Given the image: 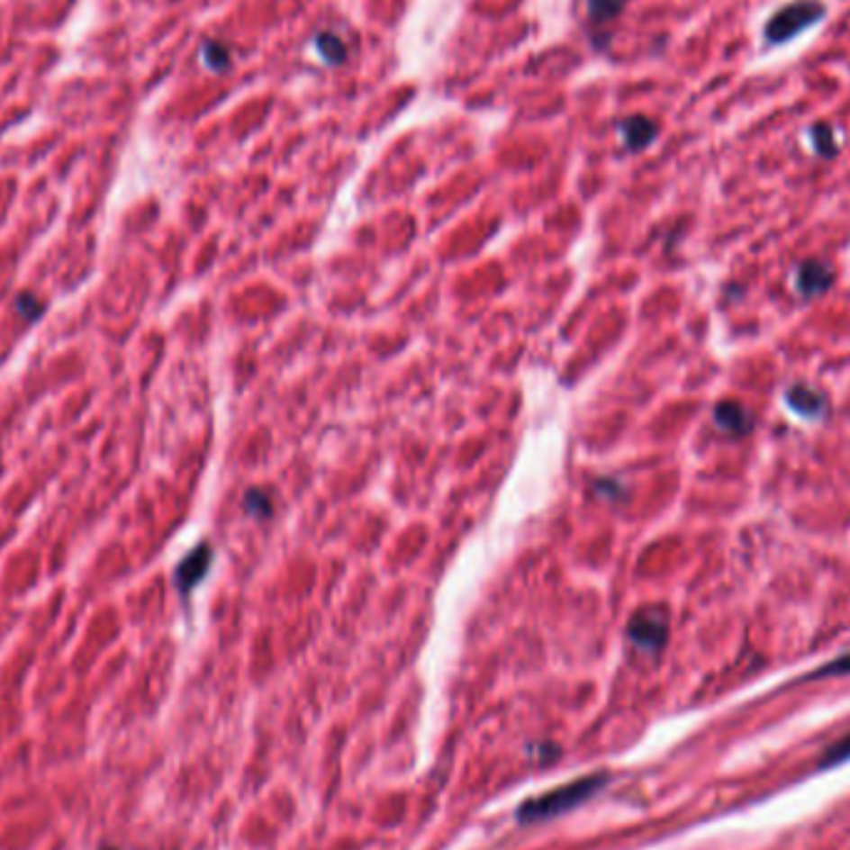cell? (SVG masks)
<instances>
[{"label":"cell","mask_w":850,"mask_h":850,"mask_svg":"<svg viewBox=\"0 0 850 850\" xmlns=\"http://www.w3.org/2000/svg\"><path fill=\"white\" fill-rule=\"evenodd\" d=\"M604 783V778L601 776H592V778H580V781H572L567 786H560L550 791V793H545V796H539V799H532L529 803H525L522 809H520V818L522 820H542V818H552V816H560L565 810L574 809V806H580L582 800H587L590 796H594V791Z\"/></svg>","instance_id":"cell-1"},{"label":"cell","mask_w":850,"mask_h":850,"mask_svg":"<svg viewBox=\"0 0 850 850\" xmlns=\"http://www.w3.org/2000/svg\"><path fill=\"white\" fill-rule=\"evenodd\" d=\"M830 279H833V271L826 264H806L799 274V286L803 294H820V291L828 289Z\"/></svg>","instance_id":"cell-7"},{"label":"cell","mask_w":850,"mask_h":850,"mask_svg":"<svg viewBox=\"0 0 850 850\" xmlns=\"http://www.w3.org/2000/svg\"><path fill=\"white\" fill-rule=\"evenodd\" d=\"M816 142H818V149L823 155H833L836 152V145L830 142V132L826 127H816Z\"/></svg>","instance_id":"cell-15"},{"label":"cell","mask_w":850,"mask_h":850,"mask_svg":"<svg viewBox=\"0 0 850 850\" xmlns=\"http://www.w3.org/2000/svg\"><path fill=\"white\" fill-rule=\"evenodd\" d=\"M244 508H247V512H251L254 518H267V515H271V500L269 495L261 493V490H249L247 498H244Z\"/></svg>","instance_id":"cell-10"},{"label":"cell","mask_w":850,"mask_h":850,"mask_svg":"<svg viewBox=\"0 0 850 850\" xmlns=\"http://www.w3.org/2000/svg\"><path fill=\"white\" fill-rule=\"evenodd\" d=\"M666 612L662 607H647L642 612H637L629 622V639L642 649H659L666 642Z\"/></svg>","instance_id":"cell-3"},{"label":"cell","mask_w":850,"mask_h":850,"mask_svg":"<svg viewBox=\"0 0 850 850\" xmlns=\"http://www.w3.org/2000/svg\"><path fill=\"white\" fill-rule=\"evenodd\" d=\"M209 562H212V550H209L207 545H199L197 550L189 552L187 557L182 560V565H179V570H176V574H175L179 592H185V594H187L189 590H194V587L199 584V580L207 574Z\"/></svg>","instance_id":"cell-4"},{"label":"cell","mask_w":850,"mask_h":850,"mask_svg":"<svg viewBox=\"0 0 850 850\" xmlns=\"http://www.w3.org/2000/svg\"><path fill=\"white\" fill-rule=\"evenodd\" d=\"M826 15V8L816 3V0H799L793 5H788L783 11H778L766 25V38L768 42H788L793 41L796 35L810 28L813 23H818Z\"/></svg>","instance_id":"cell-2"},{"label":"cell","mask_w":850,"mask_h":850,"mask_svg":"<svg viewBox=\"0 0 850 850\" xmlns=\"http://www.w3.org/2000/svg\"><path fill=\"white\" fill-rule=\"evenodd\" d=\"M316 48L321 52V58L329 65H341L346 60V48H343V42L331 35V32H321L319 38H316Z\"/></svg>","instance_id":"cell-8"},{"label":"cell","mask_w":850,"mask_h":850,"mask_svg":"<svg viewBox=\"0 0 850 850\" xmlns=\"http://www.w3.org/2000/svg\"><path fill=\"white\" fill-rule=\"evenodd\" d=\"M716 423H719V428L738 436V433H746L751 428V415L746 413V408H741L738 403H721L716 408Z\"/></svg>","instance_id":"cell-6"},{"label":"cell","mask_w":850,"mask_h":850,"mask_svg":"<svg viewBox=\"0 0 850 850\" xmlns=\"http://www.w3.org/2000/svg\"><path fill=\"white\" fill-rule=\"evenodd\" d=\"M15 309H18V312H21L23 316L28 319V321L38 319V316H41V312H42L41 301L35 299V296H31V294H21V296L15 299Z\"/></svg>","instance_id":"cell-13"},{"label":"cell","mask_w":850,"mask_h":850,"mask_svg":"<svg viewBox=\"0 0 850 850\" xmlns=\"http://www.w3.org/2000/svg\"><path fill=\"white\" fill-rule=\"evenodd\" d=\"M850 758V734L845 738H840L836 746L828 748V754L823 758V766H838L843 761Z\"/></svg>","instance_id":"cell-12"},{"label":"cell","mask_w":850,"mask_h":850,"mask_svg":"<svg viewBox=\"0 0 850 850\" xmlns=\"http://www.w3.org/2000/svg\"><path fill=\"white\" fill-rule=\"evenodd\" d=\"M624 8V0H587V11L592 21H612Z\"/></svg>","instance_id":"cell-9"},{"label":"cell","mask_w":850,"mask_h":850,"mask_svg":"<svg viewBox=\"0 0 850 850\" xmlns=\"http://www.w3.org/2000/svg\"><path fill=\"white\" fill-rule=\"evenodd\" d=\"M828 674H850V654L840 656L838 662H830L828 666H823L816 676H828Z\"/></svg>","instance_id":"cell-14"},{"label":"cell","mask_w":850,"mask_h":850,"mask_svg":"<svg viewBox=\"0 0 850 850\" xmlns=\"http://www.w3.org/2000/svg\"><path fill=\"white\" fill-rule=\"evenodd\" d=\"M622 137L627 147L637 152V149H644V147L649 145L654 137H656V125H654L649 117L634 114V117H629L622 125Z\"/></svg>","instance_id":"cell-5"},{"label":"cell","mask_w":850,"mask_h":850,"mask_svg":"<svg viewBox=\"0 0 850 850\" xmlns=\"http://www.w3.org/2000/svg\"><path fill=\"white\" fill-rule=\"evenodd\" d=\"M204 63H207L212 70H224V68H229L227 48H222L219 42H207V45H204Z\"/></svg>","instance_id":"cell-11"}]
</instances>
